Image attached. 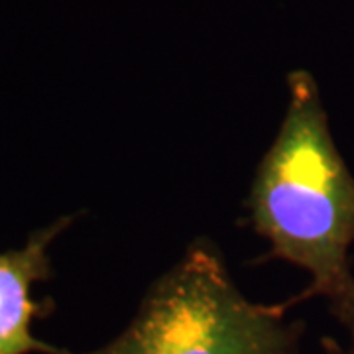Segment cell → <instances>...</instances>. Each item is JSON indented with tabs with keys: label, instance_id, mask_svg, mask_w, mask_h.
Masks as SVG:
<instances>
[{
	"label": "cell",
	"instance_id": "obj_1",
	"mask_svg": "<svg viewBox=\"0 0 354 354\" xmlns=\"http://www.w3.org/2000/svg\"><path fill=\"white\" fill-rule=\"evenodd\" d=\"M288 88L286 116L246 201L250 223L270 242L262 262L286 260L311 276L288 304L323 297L354 341V176L333 140L315 79L293 71Z\"/></svg>",
	"mask_w": 354,
	"mask_h": 354
},
{
	"label": "cell",
	"instance_id": "obj_3",
	"mask_svg": "<svg viewBox=\"0 0 354 354\" xmlns=\"http://www.w3.org/2000/svg\"><path fill=\"white\" fill-rule=\"evenodd\" d=\"M73 216L28 236L22 248L0 252V354H67L34 335V321L51 315V301H36L34 286L53 278L50 246Z\"/></svg>",
	"mask_w": 354,
	"mask_h": 354
},
{
	"label": "cell",
	"instance_id": "obj_4",
	"mask_svg": "<svg viewBox=\"0 0 354 354\" xmlns=\"http://www.w3.org/2000/svg\"><path fill=\"white\" fill-rule=\"evenodd\" d=\"M325 354H354V344L351 348H341L337 342L327 341V344H325Z\"/></svg>",
	"mask_w": 354,
	"mask_h": 354
},
{
	"label": "cell",
	"instance_id": "obj_2",
	"mask_svg": "<svg viewBox=\"0 0 354 354\" xmlns=\"http://www.w3.org/2000/svg\"><path fill=\"white\" fill-rule=\"evenodd\" d=\"M290 307L250 301L201 239L153 281L118 337L67 354H301L304 325L286 319Z\"/></svg>",
	"mask_w": 354,
	"mask_h": 354
}]
</instances>
